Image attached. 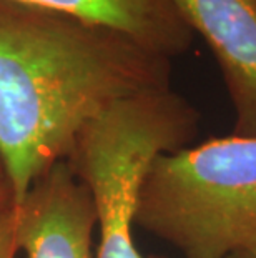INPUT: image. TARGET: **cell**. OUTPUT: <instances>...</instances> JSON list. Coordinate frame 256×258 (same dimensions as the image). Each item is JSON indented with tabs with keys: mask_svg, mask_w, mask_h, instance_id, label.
I'll list each match as a JSON object with an SVG mask.
<instances>
[{
	"mask_svg": "<svg viewBox=\"0 0 256 258\" xmlns=\"http://www.w3.org/2000/svg\"><path fill=\"white\" fill-rule=\"evenodd\" d=\"M19 251L15 207L10 205L0 210V258H17Z\"/></svg>",
	"mask_w": 256,
	"mask_h": 258,
	"instance_id": "obj_7",
	"label": "cell"
},
{
	"mask_svg": "<svg viewBox=\"0 0 256 258\" xmlns=\"http://www.w3.org/2000/svg\"><path fill=\"white\" fill-rule=\"evenodd\" d=\"M135 223L185 258L233 255L256 235V139L221 137L153 158Z\"/></svg>",
	"mask_w": 256,
	"mask_h": 258,
	"instance_id": "obj_2",
	"label": "cell"
},
{
	"mask_svg": "<svg viewBox=\"0 0 256 258\" xmlns=\"http://www.w3.org/2000/svg\"><path fill=\"white\" fill-rule=\"evenodd\" d=\"M228 258H256V235L249 238L243 246H239L235 253Z\"/></svg>",
	"mask_w": 256,
	"mask_h": 258,
	"instance_id": "obj_8",
	"label": "cell"
},
{
	"mask_svg": "<svg viewBox=\"0 0 256 258\" xmlns=\"http://www.w3.org/2000/svg\"><path fill=\"white\" fill-rule=\"evenodd\" d=\"M0 180H7V178H5V168H4L2 158H0Z\"/></svg>",
	"mask_w": 256,
	"mask_h": 258,
	"instance_id": "obj_10",
	"label": "cell"
},
{
	"mask_svg": "<svg viewBox=\"0 0 256 258\" xmlns=\"http://www.w3.org/2000/svg\"><path fill=\"white\" fill-rule=\"evenodd\" d=\"M170 80V58L117 30L0 0V158L14 205L67 160L87 123Z\"/></svg>",
	"mask_w": 256,
	"mask_h": 258,
	"instance_id": "obj_1",
	"label": "cell"
},
{
	"mask_svg": "<svg viewBox=\"0 0 256 258\" xmlns=\"http://www.w3.org/2000/svg\"><path fill=\"white\" fill-rule=\"evenodd\" d=\"M220 65L235 108L233 135L256 139V0H172Z\"/></svg>",
	"mask_w": 256,
	"mask_h": 258,
	"instance_id": "obj_5",
	"label": "cell"
},
{
	"mask_svg": "<svg viewBox=\"0 0 256 258\" xmlns=\"http://www.w3.org/2000/svg\"><path fill=\"white\" fill-rule=\"evenodd\" d=\"M60 12L130 37L141 47L173 58L192 47L193 32L172 0H17Z\"/></svg>",
	"mask_w": 256,
	"mask_h": 258,
	"instance_id": "obj_6",
	"label": "cell"
},
{
	"mask_svg": "<svg viewBox=\"0 0 256 258\" xmlns=\"http://www.w3.org/2000/svg\"><path fill=\"white\" fill-rule=\"evenodd\" d=\"M10 205H14L10 186L7 183V180H0V210H2V208L10 207Z\"/></svg>",
	"mask_w": 256,
	"mask_h": 258,
	"instance_id": "obj_9",
	"label": "cell"
},
{
	"mask_svg": "<svg viewBox=\"0 0 256 258\" xmlns=\"http://www.w3.org/2000/svg\"><path fill=\"white\" fill-rule=\"evenodd\" d=\"M148 258H165V256H160V255H151V256H148Z\"/></svg>",
	"mask_w": 256,
	"mask_h": 258,
	"instance_id": "obj_11",
	"label": "cell"
},
{
	"mask_svg": "<svg viewBox=\"0 0 256 258\" xmlns=\"http://www.w3.org/2000/svg\"><path fill=\"white\" fill-rule=\"evenodd\" d=\"M198 122L197 108L170 87L118 100L80 132L67 162L95 202V258H143L133 240L143 175L158 155L188 147Z\"/></svg>",
	"mask_w": 256,
	"mask_h": 258,
	"instance_id": "obj_3",
	"label": "cell"
},
{
	"mask_svg": "<svg viewBox=\"0 0 256 258\" xmlns=\"http://www.w3.org/2000/svg\"><path fill=\"white\" fill-rule=\"evenodd\" d=\"M14 207L27 258H95V202L67 160L40 175Z\"/></svg>",
	"mask_w": 256,
	"mask_h": 258,
	"instance_id": "obj_4",
	"label": "cell"
}]
</instances>
